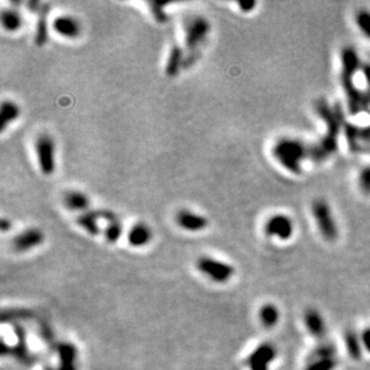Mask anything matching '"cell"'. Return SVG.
Wrapping results in <instances>:
<instances>
[{
  "instance_id": "6da1fadb",
  "label": "cell",
  "mask_w": 370,
  "mask_h": 370,
  "mask_svg": "<svg viewBox=\"0 0 370 370\" xmlns=\"http://www.w3.org/2000/svg\"><path fill=\"white\" fill-rule=\"evenodd\" d=\"M341 81L348 95L349 108L352 113H358L365 106L361 92L354 86V76L359 68V59L352 47H345L341 52Z\"/></svg>"
},
{
  "instance_id": "7a4b0ae2",
  "label": "cell",
  "mask_w": 370,
  "mask_h": 370,
  "mask_svg": "<svg viewBox=\"0 0 370 370\" xmlns=\"http://www.w3.org/2000/svg\"><path fill=\"white\" fill-rule=\"evenodd\" d=\"M272 155L282 167L292 174H300L302 162L307 157L308 150L302 141L292 138H282L272 147Z\"/></svg>"
},
{
  "instance_id": "3957f363",
  "label": "cell",
  "mask_w": 370,
  "mask_h": 370,
  "mask_svg": "<svg viewBox=\"0 0 370 370\" xmlns=\"http://www.w3.org/2000/svg\"><path fill=\"white\" fill-rule=\"evenodd\" d=\"M211 32L209 19L203 16H194L185 27V67L195 63L199 50Z\"/></svg>"
},
{
  "instance_id": "277c9868",
  "label": "cell",
  "mask_w": 370,
  "mask_h": 370,
  "mask_svg": "<svg viewBox=\"0 0 370 370\" xmlns=\"http://www.w3.org/2000/svg\"><path fill=\"white\" fill-rule=\"evenodd\" d=\"M319 109L320 116L327 122L328 132L323 140H321L320 146L315 152H313L314 158H325L337 147V136H338V121L337 117L334 116L333 112H332L327 103H321L317 107Z\"/></svg>"
},
{
  "instance_id": "5b68a950",
  "label": "cell",
  "mask_w": 370,
  "mask_h": 370,
  "mask_svg": "<svg viewBox=\"0 0 370 370\" xmlns=\"http://www.w3.org/2000/svg\"><path fill=\"white\" fill-rule=\"evenodd\" d=\"M35 155L37 160V167L44 176H51L54 174L57 168V160H55V141L50 134H41L36 138Z\"/></svg>"
},
{
  "instance_id": "8992f818",
  "label": "cell",
  "mask_w": 370,
  "mask_h": 370,
  "mask_svg": "<svg viewBox=\"0 0 370 370\" xmlns=\"http://www.w3.org/2000/svg\"><path fill=\"white\" fill-rule=\"evenodd\" d=\"M196 268L212 282L220 284L229 282L235 275L233 265L211 257H200L196 260Z\"/></svg>"
},
{
  "instance_id": "52a82bcc",
  "label": "cell",
  "mask_w": 370,
  "mask_h": 370,
  "mask_svg": "<svg viewBox=\"0 0 370 370\" xmlns=\"http://www.w3.org/2000/svg\"><path fill=\"white\" fill-rule=\"evenodd\" d=\"M312 213L325 240L334 241L338 237V227L330 205L324 200H315L312 205Z\"/></svg>"
},
{
  "instance_id": "ba28073f",
  "label": "cell",
  "mask_w": 370,
  "mask_h": 370,
  "mask_svg": "<svg viewBox=\"0 0 370 370\" xmlns=\"http://www.w3.org/2000/svg\"><path fill=\"white\" fill-rule=\"evenodd\" d=\"M293 223L292 219L286 214H273L266 220L264 226V231L266 236L277 237L282 241L289 240L293 235Z\"/></svg>"
},
{
  "instance_id": "9c48e42d",
  "label": "cell",
  "mask_w": 370,
  "mask_h": 370,
  "mask_svg": "<svg viewBox=\"0 0 370 370\" xmlns=\"http://www.w3.org/2000/svg\"><path fill=\"white\" fill-rule=\"evenodd\" d=\"M277 358V350L271 343L260 344L248 356L247 365L250 370H269Z\"/></svg>"
},
{
  "instance_id": "30bf717a",
  "label": "cell",
  "mask_w": 370,
  "mask_h": 370,
  "mask_svg": "<svg viewBox=\"0 0 370 370\" xmlns=\"http://www.w3.org/2000/svg\"><path fill=\"white\" fill-rule=\"evenodd\" d=\"M44 242V234L39 228H28L12 238L13 250L19 253H26L39 247Z\"/></svg>"
},
{
  "instance_id": "8fae6325",
  "label": "cell",
  "mask_w": 370,
  "mask_h": 370,
  "mask_svg": "<svg viewBox=\"0 0 370 370\" xmlns=\"http://www.w3.org/2000/svg\"><path fill=\"white\" fill-rule=\"evenodd\" d=\"M52 28L59 36L64 39L75 40L82 34L81 22L71 15H60L55 17Z\"/></svg>"
},
{
  "instance_id": "7c38bea8",
  "label": "cell",
  "mask_w": 370,
  "mask_h": 370,
  "mask_svg": "<svg viewBox=\"0 0 370 370\" xmlns=\"http://www.w3.org/2000/svg\"><path fill=\"white\" fill-rule=\"evenodd\" d=\"M175 220L181 229L189 231V233H199L209 227V219L205 216L187 209L180 210L176 213Z\"/></svg>"
},
{
  "instance_id": "4fadbf2b",
  "label": "cell",
  "mask_w": 370,
  "mask_h": 370,
  "mask_svg": "<svg viewBox=\"0 0 370 370\" xmlns=\"http://www.w3.org/2000/svg\"><path fill=\"white\" fill-rule=\"evenodd\" d=\"M303 324L306 330L314 338L321 339L324 338L325 333H326V324H325L324 317L319 310L314 309V308H308L304 312Z\"/></svg>"
},
{
  "instance_id": "5bb4252c",
  "label": "cell",
  "mask_w": 370,
  "mask_h": 370,
  "mask_svg": "<svg viewBox=\"0 0 370 370\" xmlns=\"http://www.w3.org/2000/svg\"><path fill=\"white\" fill-rule=\"evenodd\" d=\"M100 220H102L101 210H88L78 214L77 218H76V223L85 233L91 235V236H97L102 231L101 227H100Z\"/></svg>"
},
{
  "instance_id": "9a60e30c",
  "label": "cell",
  "mask_w": 370,
  "mask_h": 370,
  "mask_svg": "<svg viewBox=\"0 0 370 370\" xmlns=\"http://www.w3.org/2000/svg\"><path fill=\"white\" fill-rule=\"evenodd\" d=\"M50 11V5L37 3V8L33 12L37 13V20L35 27V40L36 46H44L48 40V23H47V13Z\"/></svg>"
},
{
  "instance_id": "2e32d148",
  "label": "cell",
  "mask_w": 370,
  "mask_h": 370,
  "mask_svg": "<svg viewBox=\"0 0 370 370\" xmlns=\"http://www.w3.org/2000/svg\"><path fill=\"white\" fill-rule=\"evenodd\" d=\"M152 240L151 228L145 223H136L127 234V241L132 247L141 248L150 243Z\"/></svg>"
},
{
  "instance_id": "e0dca14e",
  "label": "cell",
  "mask_w": 370,
  "mask_h": 370,
  "mask_svg": "<svg viewBox=\"0 0 370 370\" xmlns=\"http://www.w3.org/2000/svg\"><path fill=\"white\" fill-rule=\"evenodd\" d=\"M182 67H185V50L178 43H174L169 52L167 64H165V75L170 78H175Z\"/></svg>"
},
{
  "instance_id": "ac0fdd59",
  "label": "cell",
  "mask_w": 370,
  "mask_h": 370,
  "mask_svg": "<svg viewBox=\"0 0 370 370\" xmlns=\"http://www.w3.org/2000/svg\"><path fill=\"white\" fill-rule=\"evenodd\" d=\"M63 203L67 210L72 212L83 213L90 210L89 196L81 191H68L63 196Z\"/></svg>"
},
{
  "instance_id": "d6986e66",
  "label": "cell",
  "mask_w": 370,
  "mask_h": 370,
  "mask_svg": "<svg viewBox=\"0 0 370 370\" xmlns=\"http://www.w3.org/2000/svg\"><path fill=\"white\" fill-rule=\"evenodd\" d=\"M19 116V106L11 100H4L0 107V132H5V130L15 122Z\"/></svg>"
},
{
  "instance_id": "ffe728a7",
  "label": "cell",
  "mask_w": 370,
  "mask_h": 370,
  "mask_svg": "<svg viewBox=\"0 0 370 370\" xmlns=\"http://www.w3.org/2000/svg\"><path fill=\"white\" fill-rule=\"evenodd\" d=\"M23 24L22 15L15 9H5L2 12V26L6 32L16 33Z\"/></svg>"
},
{
  "instance_id": "44dd1931",
  "label": "cell",
  "mask_w": 370,
  "mask_h": 370,
  "mask_svg": "<svg viewBox=\"0 0 370 370\" xmlns=\"http://www.w3.org/2000/svg\"><path fill=\"white\" fill-rule=\"evenodd\" d=\"M279 317H281L279 309L272 303L264 304L259 310V319H260L262 326L266 328L275 327L278 324Z\"/></svg>"
},
{
  "instance_id": "7402d4cb",
  "label": "cell",
  "mask_w": 370,
  "mask_h": 370,
  "mask_svg": "<svg viewBox=\"0 0 370 370\" xmlns=\"http://www.w3.org/2000/svg\"><path fill=\"white\" fill-rule=\"evenodd\" d=\"M344 343L345 347H347L349 356H350L352 359L358 361V359L362 357V349H363L361 335H358L354 331H348L347 333L344 334Z\"/></svg>"
},
{
  "instance_id": "603a6c76",
  "label": "cell",
  "mask_w": 370,
  "mask_h": 370,
  "mask_svg": "<svg viewBox=\"0 0 370 370\" xmlns=\"http://www.w3.org/2000/svg\"><path fill=\"white\" fill-rule=\"evenodd\" d=\"M59 356H60V368L59 370H76V349L71 344H63L59 347Z\"/></svg>"
},
{
  "instance_id": "cb8c5ba5",
  "label": "cell",
  "mask_w": 370,
  "mask_h": 370,
  "mask_svg": "<svg viewBox=\"0 0 370 370\" xmlns=\"http://www.w3.org/2000/svg\"><path fill=\"white\" fill-rule=\"evenodd\" d=\"M338 366L337 357H328L308 361L304 370H335Z\"/></svg>"
},
{
  "instance_id": "d4e9b609",
  "label": "cell",
  "mask_w": 370,
  "mask_h": 370,
  "mask_svg": "<svg viewBox=\"0 0 370 370\" xmlns=\"http://www.w3.org/2000/svg\"><path fill=\"white\" fill-rule=\"evenodd\" d=\"M103 234H105L106 240L109 243H115V242L119 241L121 234H122V226H121L120 220L115 218L107 223L105 230H103Z\"/></svg>"
},
{
  "instance_id": "484cf974",
  "label": "cell",
  "mask_w": 370,
  "mask_h": 370,
  "mask_svg": "<svg viewBox=\"0 0 370 370\" xmlns=\"http://www.w3.org/2000/svg\"><path fill=\"white\" fill-rule=\"evenodd\" d=\"M337 355V349L333 344L326 343V344H320L319 347L314 349L310 354L308 361H314V359H320V358H328V357H335Z\"/></svg>"
},
{
  "instance_id": "4316f807",
  "label": "cell",
  "mask_w": 370,
  "mask_h": 370,
  "mask_svg": "<svg viewBox=\"0 0 370 370\" xmlns=\"http://www.w3.org/2000/svg\"><path fill=\"white\" fill-rule=\"evenodd\" d=\"M147 5L154 18L158 23L164 24L168 22V13L165 11V6L168 5L167 3H147Z\"/></svg>"
},
{
  "instance_id": "83f0119b",
  "label": "cell",
  "mask_w": 370,
  "mask_h": 370,
  "mask_svg": "<svg viewBox=\"0 0 370 370\" xmlns=\"http://www.w3.org/2000/svg\"><path fill=\"white\" fill-rule=\"evenodd\" d=\"M356 23L359 30L370 40V12L366 10H361L356 15Z\"/></svg>"
},
{
  "instance_id": "f1b7e54d",
  "label": "cell",
  "mask_w": 370,
  "mask_h": 370,
  "mask_svg": "<svg viewBox=\"0 0 370 370\" xmlns=\"http://www.w3.org/2000/svg\"><path fill=\"white\" fill-rule=\"evenodd\" d=\"M359 186L363 193L370 194V167L363 169L359 175Z\"/></svg>"
},
{
  "instance_id": "f546056e",
  "label": "cell",
  "mask_w": 370,
  "mask_h": 370,
  "mask_svg": "<svg viewBox=\"0 0 370 370\" xmlns=\"http://www.w3.org/2000/svg\"><path fill=\"white\" fill-rule=\"evenodd\" d=\"M361 340H362V345L363 348L365 349L366 352L370 354V327L365 328L364 331L361 333Z\"/></svg>"
},
{
  "instance_id": "4dcf8cb0",
  "label": "cell",
  "mask_w": 370,
  "mask_h": 370,
  "mask_svg": "<svg viewBox=\"0 0 370 370\" xmlns=\"http://www.w3.org/2000/svg\"><path fill=\"white\" fill-rule=\"evenodd\" d=\"M257 2H240L238 3V8L242 12H251L253 11L255 6H257Z\"/></svg>"
},
{
  "instance_id": "1f68e13d",
  "label": "cell",
  "mask_w": 370,
  "mask_h": 370,
  "mask_svg": "<svg viewBox=\"0 0 370 370\" xmlns=\"http://www.w3.org/2000/svg\"><path fill=\"white\" fill-rule=\"evenodd\" d=\"M11 227H12L11 220H9L8 218H2V220H0V228H2L3 233L9 231L10 229H11Z\"/></svg>"
},
{
  "instance_id": "d6a6232c",
  "label": "cell",
  "mask_w": 370,
  "mask_h": 370,
  "mask_svg": "<svg viewBox=\"0 0 370 370\" xmlns=\"http://www.w3.org/2000/svg\"><path fill=\"white\" fill-rule=\"evenodd\" d=\"M364 73H365V77H366V81H368L369 85H370V65H365L364 66Z\"/></svg>"
},
{
  "instance_id": "836d02e7",
  "label": "cell",
  "mask_w": 370,
  "mask_h": 370,
  "mask_svg": "<svg viewBox=\"0 0 370 370\" xmlns=\"http://www.w3.org/2000/svg\"><path fill=\"white\" fill-rule=\"evenodd\" d=\"M47 370H52V369H47Z\"/></svg>"
}]
</instances>
